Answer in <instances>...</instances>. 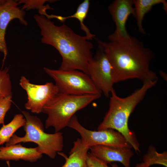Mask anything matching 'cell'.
I'll return each instance as SVG.
<instances>
[{
	"mask_svg": "<svg viewBox=\"0 0 167 167\" xmlns=\"http://www.w3.org/2000/svg\"><path fill=\"white\" fill-rule=\"evenodd\" d=\"M135 15L139 31L141 33H145L142 26V22L145 14L152 9L154 5L161 3L164 10L167 12V3L165 0H133Z\"/></svg>",
	"mask_w": 167,
	"mask_h": 167,
	"instance_id": "obj_15",
	"label": "cell"
},
{
	"mask_svg": "<svg viewBox=\"0 0 167 167\" xmlns=\"http://www.w3.org/2000/svg\"><path fill=\"white\" fill-rule=\"evenodd\" d=\"M167 153L165 151L162 153H158L152 146L149 148L146 154L143 157L144 162L138 164L137 167H149L155 164L161 165L167 167Z\"/></svg>",
	"mask_w": 167,
	"mask_h": 167,
	"instance_id": "obj_18",
	"label": "cell"
},
{
	"mask_svg": "<svg viewBox=\"0 0 167 167\" xmlns=\"http://www.w3.org/2000/svg\"><path fill=\"white\" fill-rule=\"evenodd\" d=\"M22 114H16L10 122L3 125L0 129V145L7 142L18 129L24 126L26 120Z\"/></svg>",
	"mask_w": 167,
	"mask_h": 167,
	"instance_id": "obj_17",
	"label": "cell"
},
{
	"mask_svg": "<svg viewBox=\"0 0 167 167\" xmlns=\"http://www.w3.org/2000/svg\"><path fill=\"white\" fill-rule=\"evenodd\" d=\"M67 126L77 131L80 135L83 144L89 148L96 145H104L132 148L119 132L111 129L97 131L88 130L80 124L75 114L71 118Z\"/></svg>",
	"mask_w": 167,
	"mask_h": 167,
	"instance_id": "obj_7",
	"label": "cell"
},
{
	"mask_svg": "<svg viewBox=\"0 0 167 167\" xmlns=\"http://www.w3.org/2000/svg\"><path fill=\"white\" fill-rule=\"evenodd\" d=\"M101 95H75L58 93L43 107L42 112L48 117L45 127L54 128L55 132L67 126L71 118L78 111L99 98Z\"/></svg>",
	"mask_w": 167,
	"mask_h": 167,
	"instance_id": "obj_4",
	"label": "cell"
},
{
	"mask_svg": "<svg viewBox=\"0 0 167 167\" xmlns=\"http://www.w3.org/2000/svg\"><path fill=\"white\" fill-rule=\"evenodd\" d=\"M87 75L97 88L108 97L114 89L112 69L107 57L101 50L89 62Z\"/></svg>",
	"mask_w": 167,
	"mask_h": 167,
	"instance_id": "obj_9",
	"label": "cell"
},
{
	"mask_svg": "<svg viewBox=\"0 0 167 167\" xmlns=\"http://www.w3.org/2000/svg\"><path fill=\"white\" fill-rule=\"evenodd\" d=\"M19 84L27 94L28 100L25 104V108L34 113L42 112L44 106L59 93L57 87L52 83L35 84L30 83L24 76H21Z\"/></svg>",
	"mask_w": 167,
	"mask_h": 167,
	"instance_id": "obj_8",
	"label": "cell"
},
{
	"mask_svg": "<svg viewBox=\"0 0 167 167\" xmlns=\"http://www.w3.org/2000/svg\"><path fill=\"white\" fill-rule=\"evenodd\" d=\"M89 150L93 155L107 164L117 161L125 167H131L130 159L134 155L131 148L96 145L91 147Z\"/></svg>",
	"mask_w": 167,
	"mask_h": 167,
	"instance_id": "obj_12",
	"label": "cell"
},
{
	"mask_svg": "<svg viewBox=\"0 0 167 167\" xmlns=\"http://www.w3.org/2000/svg\"><path fill=\"white\" fill-rule=\"evenodd\" d=\"M89 148L83 144L80 139H77L74 142L69 157L64 153H58L66 160L65 164L61 167H88L87 158Z\"/></svg>",
	"mask_w": 167,
	"mask_h": 167,
	"instance_id": "obj_14",
	"label": "cell"
},
{
	"mask_svg": "<svg viewBox=\"0 0 167 167\" xmlns=\"http://www.w3.org/2000/svg\"><path fill=\"white\" fill-rule=\"evenodd\" d=\"M42 154L38 146L28 148L23 147L20 143L0 148L1 160L17 161L21 159L34 162L41 158Z\"/></svg>",
	"mask_w": 167,
	"mask_h": 167,
	"instance_id": "obj_13",
	"label": "cell"
},
{
	"mask_svg": "<svg viewBox=\"0 0 167 167\" xmlns=\"http://www.w3.org/2000/svg\"><path fill=\"white\" fill-rule=\"evenodd\" d=\"M18 5L17 1L0 0V52L4 55L2 67L8 54L5 36L8 24L15 19H18L25 26L28 24L25 19V12L19 7Z\"/></svg>",
	"mask_w": 167,
	"mask_h": 167,
	"instance_id": "obj_11",
	"label": "cell"
},
{
	"mask_svg": "<svg viewBox=\"0 0 167 167\" xmlns=\"http://www.w3.org/2000/svg\"><path fill=\"white\" fill-rule=\"evenodd\" d=\"M88 167H109L107 164L97 158L91 153H88L87 158ZM112 167H119L117 164H113Z\"/></svg>",
	"mask_w": 167,
	"mask_h": 167,
	"instance_id": "obj_22",
	"label": "cell"
},
{
	"mask_svg": "<svg viewBox=\"0 0 167 167\" xmlns=\"http://www.w3.org/2000/svg\"><path fill=\"white\" fill-rule=\"evenodd\" d=\"M34 18L40 30L41 42L53 46L59 52L62 61L59 69L79 70L87 74L93 58L91 40L75 33L65 24L57 26L45 16L36 14Z\"/></svg>",
	"mask_w": 167,
	"mask_h": 167,
	"instance_id": "obj_1",
	"label": "cell"
},
{
	"mask_svg": "<svg viewBox=\"0 0 167 167\" xmlns=\"http://www.w3.org/2000/svg\"><path fill=\"white\" fill-rule=\"evenodd\" d=\"M56 0H20L17 1L18 4H23L22 9L28 10L31 9H36L38 10L39 15L45 16L47 18L50 19H51L55 18L61 22H64V17L60 15H48L46 11L47 10H53L49 4L44 5V3L46 2H54Z\"/></svg>",
	"mask_w": 167,
	"mask_h": 167,
	"instance_id": "obj_16",
	"label": "cell"
},
{
	"mask_svg": "<svg viewBox=\"0 0 167 167\" xmlns=\"http://www.w3.org/2000/svg\"><path fill=\"white\" fill-rule=\"evenodd\" d=\"M9 68L0 70V99L12 95V85Z\"/></svg>",
	"mask_w": 167,
	"mask_h": 167,
	"instance_id": "obj_20",
	"label": "cell"
},
{
	"mask_svg": "<svg viewBox=\"0 0 167 167\" xmlns=\"http://www.w3.org/2000/svg\"><path fill=\"white\" fill-rule=\"evenodd\" d=\"M158 79L148 80L131 95L124 98L118 96L114 89L111 92L109 108L97 130H115L121 133L135 151L140 152L139 144L134 132L128 125L129 117L148 91L157 83Z\"/></svg>",
	"mask_w": 167,
	"mask_h": 167,
	"instance_id": "obj_3",
	"label": "cell"
},
{
	"mask_svg": "<svg viewBox=\"0 0 167 167\" xmlns=\"http://www.w3.org/2000/svg\"><path fill=\"white\" fill-rule=\"evenodd\" d=\"M12 95L0 99V124L4 125V118L11 108Z\"/></svg>",
	"mask_w": 167,
	"mask_h": 167,
	"instance_id": "obj_21",
	"label": "cell"
},
{
	"mask_svg": "<svg viewBox=\"0 0 167 167\" xmlns=\"http://www.w3.org/2000/svg\"><path fill=\"white\" fill-rule=\"evenodd\" d=\"M26 120L24 126L25 134L22 137L14 134L6 146L21 143L32 142L38 145L42 154H45L52 159H54L57 153L62 151L64 146L62 133L60 132L54 134L45 132L44 125L37 117L31 115L27 111H22Z\"/></svg>",
	"mask_w": 167,
	"mask_h": 167,
	"instance_id": "obj_5",
	"label": "cell"
},
{
	"mask_svg": "<svg viewBox=\"0 0 167 167\" xmlns=\"http://www.w3.org/2000/svg\"><path fill=\"white\" fill-rule=\"evenodd\" d=\"M95 39L111 64L114 84L131 79L143 82L158 79L150 67L154 54L136 38L132 37L127 41L109 42Z\"/></svg>",
	"mask_w": 167,
	"mask_h": 167,
	"instance_id": "obj_2",
	"label": "cell"
},
{
	"mask_svg": "<svg viewBox=\"0 0 167 167\" xmlns=\"http://www.w3.org/2000/svg\"><path fill=\"white\" fill-rule=\"evenodd\" d=\"M55 81L59 93L75 95H101L98 89L87 74L77 70L62 71L43 68Z\"/></svg>",
	"mask_w": 167,
	"mask_h": 167,
	"instance_id": "obj_6",
	"label": "cell"
},
{
	"mask_svg": "<svg viewBox=\"0 0 167 167\" xmlns=\"http://www.w3.org/2000/svg\"><path fill=\"white\" fill-rule=\"evenodd\" d=\"M160 74L163 79L167 80V75L163 71H160Z\"/></svg>",
	"mask_w": 167,
	"mask_h": 167,
	"instance_id": "obj_23",
	"label": "cell"
},
{
	"mask_svg": "<svg viewBox=\"0 0 167 167\" xmlns=\"http://www.w3.org/2000/svg\"><path fill=\"white\" fill-rule=\"evenodd\" d=\"M89 0H84L78 6L75 13L71 15L65 17V19L66 20L71 18L77 19L79 22L81 29L85 32L86 36L92 40L96 36L91 33L89 29L84 24L89 11Z\"/></svg>",
	"mask_w": 167,
	"mask_h": 167,
	"instance_id": "obj_19",
	"label": "cell"
},
{
	"mask_svg": "<svg viewBox=\"0 0 167 167\" xmlns=\"http://www.w3.org/2000/svg\"><path fill=\"white\" fill-rule=\"evenodd\" d=\"M133 0H116L108 6V9L116 25L114 32L108 36L110 41H126L132 36L127 32L126 24L131 15L134 16Z\"/></svg>",
	"mask_w": 167,
	"mask_h": 167,
	"instance_id": "obj_10",
	"label": "cell"
}]
</instances>
